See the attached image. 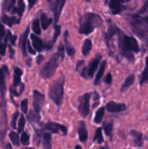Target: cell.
I'll list each match as a JSON object with an SVG mask.
<instances>
[{
	"label": "cell",
	"instance_id": "18",
	"mask_svg": "<svg viewBox=\"0 0 148 149\" xmlns=\"http://www.w3.org/2000/svg\"><path fill=\"white\" fill-rule=\"evenodd\" d=\"M131 134L132 137L133 139V143L136 146L141 147L143 145V139H142V134L140 132H138L136 130H131Z\"/></svg>",
	"mask_w": 148,
	"mask_h": 149
},
{
	"label": "cell",
	"instance_id": "9",
	"mask_svg": "<svg viewBox=\"0 0 148 149\" xmlns=\"http://www.w3.org/2000/svg\"><path fill=\"white\" fill-rule=\"evenodd\" d=\"M106 110L110 113H118L126 110V106L124 103H118L110 101L106 105Z\"/></svg>",
	"mask_w": 148,
	"mask_h": 149
},
{
	"label": "cell",
	"instance_id": "38",
	"mask_svg": "<svg viewBox=\"0 0 148 149\" xmlns=\"http://www.w3.org/2000/svg\"><path fill=\"white\" fill-rule=\"evenodd\" d=\"M28 105V99H24L23 100H22L20 107H21L22 111H23L24 113H27Z\"/></svg>",
	"mask_w": 148,
	"mask_h": 149
},
{
	"label": "cell",
	"instance_id": "21",
	"mask_svg": "<svg viewBox=\"0 0 148 149\" xmlns=\"http://www.w3.org/2000/svg\"><path fill=\"white\" fill-rule=\"evenodd\" d=\"M68 31H65V33H64V40H65V47H66V50L67 52H68V55L71 57H72L73 55L75 54V50L73 47L70 45L69 42L68 41Z\"/></svg>",
	"mask_w": 148,
	"mask_h": 149
},
{
	"label": "cell",
	"instance_id": "29",
	"mask_svg": "<svg viewBox=\"0 0 148 149\" xmlns=\"http://www.w3.org/2000/svg\"><path fill=\"white\" fill-rule=\"evenodd\" d=\"M32 29L33 32L36 34H41V27L39 20L38 19H35L33 21V25H32Z\"/></svg>",
	"mask_w": 148,
	"mask_h": 149
},
{
	"label": "cell",
	"instance_id": "37",
	"mask_svg": "<svg viewBox=\"0 0 148 149\" xmlns=\"http://www.w3.org/2000/svg\"><path fill=\"white\" fill-rule=\"evenodd\" d=\"M60 29H61L60 26L55 25V33H54L53 42H52V44H54L55 42H56V40L57 39L58 36H59V34H60Z\"/></svg>",
	"mask_w": 148,
	"mask_h": 149
},
{
	"label": "cell",
	"instance_id": "22",
	"mask_svg": "<svg viewBox=\"0 0 148 149\" xmlns=\"http://www.w3.org/2000/svg\"><path fill=\"white\" fill-rule=\"evenodd\" d=\"M106 64H107V62H106L105 61H103V62L102 63L101 65H100V70H99V71H98V72H97V76H96L95 81H94V84H95V85H97V84H98L99 83H100V79H101L102 77V76H103L104 71H105Z\"/></svg>",
	"mask_w": 148,
	"mask_h": 149
},
{
	"label": "cell",
	"instance_id": "8",
	"mask_svg": "<svg viewBox=\"0 0 148 149\" xmlns=\"http://www.w3.org/2000/svg\"><path fill=\"white\" fill-rule=\"evenodd\" d=\"M45 129L46 130H49V132L52 133H59V132H62V135H67V127L64 125H60V124L55 123V122H49L45 126Z\"/></svg>",
	"mask_w": 148,
	"mask_h": 149
},
{
	"label": "cell",
	"instance_id": "2",
	"mask_svg": "<svg viewBox=\"0 0 148 149\" xmlns=\"http://www.w3.org/2000/svg\"><path fill=\"white\" fill-rule=\"evenodd\" d=\"M102 20L99 15L87 13L80 17L79 33L81 34L89 35L97 27L102 26Z\"/></svg>",
	"mask_w": 148,
	"mask_h": 149
},
{
	"label": "cell",
	"instance_id": "46",
	"mask_svg": "<svg viewBox=\"0 0 148 149\" xmlns=\"http://www.w3.org/2000/svg\"><path fill=\"white\" fill-rule=\"evenodd\" d=\"M36 1L37 0H28V5H29V9H31L32 7L34 6V4H36Z\"/></svg>",
	"mask_w": 148,
	"mask_h": 149
},
{
	"label": "cell",
	"instance_id": "35",
	"mask_svg": "<svg viewBox=\"0 0 148 149\" xmlns=\"http://www.w3.org/2000/svg\"><path fill=\"white\" fill-rule=\"evenodd\" d=\"M5 77H4V71L3 68L0 69V87L2 88V90L5 89Z\"/></svg>",
	"mask_w": 148,
	"mask_h": 149
},
{
	"label": "cell",
	"instance_id": "24",
	"mask_svg": "<svg viewBox=\"0 0 148 149\" xmlns=\"http://www.w3.org/2000/svg\"><path fill=\"white\" fill-rule=\"evenodd\" d=\"M22 76V71L17 67H15L14 69V82L13 85L17 87L20 84V78Z\"/></svg>",
	"mask_w": 148,
	"mask_h": 149
},
{
	"label": "cell",
	"instance_id": "42",
	"mask_svg": "<svg viewBox=\"0 0 148 149\" xmlns=\"http://www.w3.org/2000/svg\"><path fill=\"white\" fill-rule=\"evenodd\" d=\"M104 81H105V83H107V84H110L112 82V75L111 74H107V75L105 77V79H104Z\"/></svg>",
	"mask_w": 148,
	"mask_h": 149
},
{
	"label": "cell",
	"instance_id": "32",
	"mask_svg": "<svg viewBox=\"0 0 148 149\" xmlns=\"http://www.w3.org/2000/svg\"><path fill=\"white\" fill-rule=\"evenodd\" d=\"M29 120L30 122H38L40 119V116L38 114V113H33L32 111L30 112V113L28 114V116Z\"/></svg>",
	"mask_w": 148,
	"mask_h": 149
},
{
	"label": "cell",
	"instance_id": "55",
	"mask_svg": "<svg viewBox=\"0 0 148 149\" xmlns=\"http://www.w3.org/2000/svg\"><path fill=\"white\" fill-rule=\"evenodd\" d=\"M86 1H89L90 0H86Z\"/></svg>",
	"mask_w": 148,
	"mask_h": 149
},
{
	"label": "cell",
	"instance_id": "11",
	"mask_svg": "<svg viewBox=\"0 0 148 149\" xmlns=\"http://www.w3.org/2000/svg\"><path fill=\"white\" fill-rule=\"evenodd\" d=\"M29 31H30V29H29V26H28L27 29L23 32V34L21 35V38H20V47H21L22 53L24 57L27 56V39Z\"/></svg>",
	"mask_w": 148,
	"mask_h": 149
},
{
	"label": "cell",
	"instance_id": "5",
	"mask_svg": "<svg viewBox=\"0 0 148 149\" xmlns=\"http://www.w3.org/2000/svg\"><path fill=\"white\" fill-rule=\"evenodd\" d=\"M58 56L57 53H54L49 58V61L44 65L41 70V75L44 79H50L53 77L55 71L58 66Z\"/></svg>",
	"mask_w": 148,
	"mask_h": 149
},
{
	"label": "cell",
	"instance_id": "25",
	"mask_svg": "<svg viewBox=\"0 0 148 149\" xmlns=\"http://www.w3.org/2000/svg\"><path fill=\"white\" fill-rule=\"evenodd\" d=\"M104 108L101 107L98 109V110L96 111L95 116H94V122L97 124H100L102 122V118L104 116Z\"/></svg>",
	"mask_w": 148,
	"mask_h": 149
},
{
	"label": "cell",
	"instance_id": "45",
	"mask_svg": "<svg viewBox=\"0 0 148 149\" xmlns=\"http://www.w3.org/2000/svg\"><path fill=\"white\" fill-rule=\"evenodd\" d=\"M147 10H148V1H147L146 3H145V5L143 6V7H142V8L141 9L140 11H139V13H145V12H146Z\"/></svg>",
	"mask_w": 148,
	"mask_h": 149
},
{
	"label": "cell",
	"instance_id": "36",
	"mask_svg": "<svg viewBox=\"0 0 148 149\" xmlns=\"http://www.w3.org/2000/svg\"><path fill=\"white\" fill-rule=\"evenodd\" d=\"M113 122H110V123L107 124L104 127V133H105L106 135H110L112 133V131H113Z\"/></svg>",
	"mask_w": 148,
	"mask_h": 149
},
{
	"label": "cell",
	"instance_id": "56",
	"mask_svg": "<svg viewBox=\"0 0 148 149\" xmlns=\"http://www.w3.org/2000/svg\"><path fill=\"white\" fill-rule=\"evenodd\" d=\"M147 83H148V78H147Z\"/></svg>",
	"mask_w": 148,
	"mask_h": 149
},
{
	"label": "cell",
	"instance_id": "41",
	"mask_svg": "<svg viewBox=\"0 0 148 149\" xmlns=\"http://www.w3.org/2000/svg\"><path fill=\"white\" fill-rule=\"evenodd\" d=\"M27 47H28V51L31 55H36V51L33 49V47H32L31 45H30V42H29V41H28L27 42Z\"/></svg>",
	"mask_w": 148,
	"mask_h": 149
},
{
	"label": "cell",
	"instance_id": "34",
	"mask_svg": "<svg viewBox=\"0 0 148 149\" xmlns=\"http://www.w3.org/2000/svg\"><path fill=\"white\" fill-rule=\"evenodd\" d=\"M25 118L23 116V115H21L20 116V119H19V122H18V127H17V131H18L19 133L22 132L23 131V129H24V127H25Z\"/></svg>",
	"mask_w": 148,
	"mask_h": 149
},
{
	"label": "cell",
	"instance_id": "16",
	"mask_svg": "<svg viewBox=\"0 0 148 149\" xmlns=\"http://www.w3.org/2000/svg\"><path fill=\"white\" fill-rule=\"evenodd\" d=\"M109 7L113 15L120 13L121 11V4L120 0H110L109 3Z\"/></svg>",
	"mask_w": 148,
	"mask_h": 149
},
{
	"label": "cell",
	"instance_id": "19",
	"mask_svg": "<svg viewBox=\"0 0 148 149\" xmlns=\"http://www.w3.org/2000/svg\"><path fill=\"white\" fill-rule=\"evenodd\" d=\"M42 147L44 148L50 149L52 147V141L51 134L45 132L42 136Z\"/></svg>",
	"mask_w": 148,
	"mask_h": 149
},
{
	"label": "cell",
	"instance_id": "39",
	"mask_svg": "<svg viewBox=\"0 0 148 149\" xmlns=\"http://www.w3.org/2000/svg\"><path fill=\"white\" fill-rule=\"evenodd\" d=\"M19 116V112L16 111L15 113H14L12 116V122H11V126L13 129H16V122H17V117Z\"/></svg>",
	"mask_w": 148,
	"mask_h": 149
},
{
	"label": "cell",
	"instance_id": "48",
	"mask_svg": "<svg viewBox=\"0 0 148 149\" xmlns=\"http://www.w3.org/2000/svg\"><path fill=\"white\" fill-rule=\"evenodd\" d=\"M84 61H78V63H77V65H76V70L79 69V68H81V65H84Z\"/></svg>",
	"mask_w": 148,
	"mask_h": 149
},
{
	"label": "cell",
	"instance_id": "54",
	"mask_svg": "<svg viewBox=\"0 0 148 149\" xmlns=\"http://www.w3.org/2000/svg\"><path fill=\"white\" fill-rule=\"evenodd\" d=\"M7 147H8V148H12V146H10V145H7Z\"/></svg>",
	"mask_w": 148,
	"mask_h": 149
},
{
	"label": "cell",
	"instance_id": "51",
	"mask_svg": "<svg viewBox=\"0 0 148 149\" xmlns=\"http://www.w3.org/2000/svg\"><path fill=\"white\" fill-rule=\"evenodd\" d=\"M10 52H11V55H10V57H11V58H12L13 54H14V51H13V49H12L11 47H10Z\"/></svg>",
	"mask_w": 148,
	"mask_h": 149
},
{
	"label": "cell",
	"instance_id": "31",
	"mask_svg": "<svg viewBox=\"0 0 148 149\" xmlns=\"http://www.w3.org/2000/svg\"><path fill=\"white\" fill-rule=\"evenodd\" d=\"M3 22L7 23L9 26H12L15 23H16V18L15 17H7L4 16L3 17Z\"/></svg>",
	"mask_w": 148,
	"mask_h": 149
},
{
	"label": "cell",
	"instance_id": "23",
	"mask_svg": "<svg viewBox=\"0 0 148 149\" xmlns=\"http://www.w3.org/2000/svg\"><path fill=\"white\" fill-rule=\"evenodd\" d=\"M92 48V43L90 39H86L82 47V54L84 56H87Z\"/></svg>",
	"mask_w": 148,
	"mask_h": 149
},
{
	"label": "cell",
	"instance_id": "7",
	"mask_svg": "<svg viewBox=\"0 0 148 149\" xmlns=\"http://www.w3.org/2000/svg\"><path fill=\"white\" fill-rule=\"evenodd\" d=\"M33 106L35 112L39 113L41 110L44 102V95L39 93L38 90H34L33 94Z\"/></svg>",
	"mask_w": 148,
	"mask_h": 149
},
{
	"label": "cell",
	"instance_id": "26",
	"mask_svg": "<svg viewBox=\"0 0 148 149\" xmlns=\"http://www.w3.org/2000/svg\"><path fill=\"white\" fill-rule=\"evenodd\" d=\"M25 3L23 0H19V2H18V6L17 7H15L14 10H13L12 13H17L20 16V17H21L22 15H23V12L25 10Z\"/></svg>",
	"mask_w": 148,
	"mask_h": 149
},
{
	"label": "cell",
	"instance_id": "10",
	"mask_svg": "<svg viewBox=\"0 0 148 149\" xmlns=\"http://www.w3.org/2000/svg\"><path fill=\"white\" fill-rule=\"evenodd\" d=\"M120 31V29H119L115 25L113 24V23H110V26H109L107 31L104 33V39H105L106 43H107V47H109V46H110V42L112 38H113L115 34H118Z\"/></svg>",
	"mask_w": 148,
	"mask_h": 149
},
{
	"label": "cell",
	"instance_id": "6",
	"mask_svg": "<svg viewBox=\"0 0 148 149\" xmlns=\"http://www.w3.org/2000/svg\"><path fill=\"white\" fill-rule=\"evenodd\" d=\"M91 94L85 93L78 98V111L82 117H86L89 113V100Z\"/></svg>",
	"mask_w": 148,
	"mask_h": 149
},
{
	"label": "cell",
	"instance_id": "40",
	"mask_svg": "<svg viewBox=\"0 0 148 149\" xmlns=\"http://www.w3.org/2000/svg\"><path fill=\"white\" fill-rule=\"evenodd\" d=\"M6 52V45L5 44H0V55L4 56Z\"/></svg>",
	"mask_w": 148,
	"mask_h": 149
},
{
	"label": "cell",
	"instance_id": "4",
	"mask_svg": "<svg viewBox=\"0 0 148 149\" xmlns=\"http://www.w3.org/2000/svg\"><path fill=\"white\" fill-rule=\"evenodd\" d=\"M131 26L134 33L148 44V16L138 17L131 22Z\"/></svg>",
	"mask_w": 148,
	"mask_h": 149
},
{
	"label": "cell",
	"instance_id": "27",
	"mask_svg": "<svg viewBox=\"0 0 148 149\" xmlns=\"http://www.w3.org/2000/svg\"><path fill=\"white\" fill-rule=\"evenodd\" d=\"M9 137H10V141H12V144L15 146H20V140H19V136L16 132H10L9 134Z\"/></svg>",
	"mask_w": 148,
	"mask_h": 149
},
{
	"label": "cell",
	"instance_id": "12",
	"mask_svg": "<svg viewBox=\"0 0 148 149\" xmlns=\"http://www.w3.org/2000/svg\"><path fill=\"white\" fill-rule=\"evenodd\" d=\"M102 57L100 55H97L95 58L92 60V61L90 62L89 65V68L87 69V73H88V76L89 77H93L94 73H95L96 70H97V66H98L99 63H100V61L101 60Z\"/></svg>",
	"mask_w": 148,
	"mask_h": 149
},
{
	"label": "cell",
	"instance_id": "28",
	"mask_svg": "<svg viewBox=\"0 0 148 149\" xmlns=\"http://www.w3.org/2000/svg\"><path fill=\"white\" fill-rule=\"evenodd\" d=\"M94 141H97V143L99 144L102 143V142L104 141V139L102 138V129L100 127L97 128V130H96Z\"/></svg>",
	"mask_w": 148,
	"mask_h": 149
},
{
	"label": "cell",
	"instance_id": "14",
	"mask_svg": "<svg viewBox=\"0 0 148 149\" xmlns=\"http://www.w3.org/2000/svg\"><path fill=\"white\" fill-rule=\"evenodd\" d=\"M66 0H56L55 6V25H57L58 20H59V16H60L61 12H62V8L65 4Z\"/></svg>",
	"mask_w": 148,
	"mask_h": 149
},
{
	"label": "cell",
	"instance_id": "53",
	"mask_svg": "<svg viewBox=\"0 0 148 149\" xmlns=\"http://www.w3.org/2000/svg\"><path fill=\"white\" fill-rule=\"evenodd\" d=\"M146 65H147L148 66V56L147 57V58H146Z\"/></svg>",
	"mask_w": 148,
	"mask_h": 149
},
{
	"label": "cell",
	"instance_id": "50",
	"mask_svg": "<svg viewBox=\"0 0 148 149\" xmlns=\"http://www.w3.org/2000/svg\"><path fill=\"white\" fill-rule=\"evenodd\" d=\"M99 98H100V95H99L98 93L95 91L94 93V100H98Z\"/></svg>",
	"mask_w": 148,
	"mask_h": 149
},
{
	"label": "cell",
	"instance_id": "47",
	"mask_svg": "<svg viewBox=\"0 0 148 149\" xmlns=\"http://www.w3.org/2000/svg\"><path fill=\"white\" fill-rule=\"evenodd\" d=\"M15 1H16V0H11L10 5H9L8 8H7V10H10L13 7H14V4H15Z\"/></svg>",
	"mask_w": 148,
	"mask_h": 149
},
{
	"label": "cell",
	"instance_id": "20",
	"mask_svg": "<svg viewBox=\"0 0 148 149\" xmlns=\"http://www.w3.org/2000/svg\"><path fill=\"white\" fill-rule=\"evenodd\" d=\"M52 19L48 17L46 14L42 13L41 15V27L44 30H46L49 27V25L52 23Z\"/></svg>",
	"mask_w": 148,
	"mask_h": 149
},
{
	"label": "cell",
	"instance_id": "3",
	"mask_svg": "<svg viewBox=\"0 0 148 149\" xmlns=\"http://www.w3.org/2000/svg\"><path fill=\"white\" fill-rule=\"evenodd\" d=\"M64 83L65 79L62 77L55 80L49 89V97L57 106H60L63 100Z\"/></svg>",
	"mask_w": 148,
	"mask_h": 149
},
{
	"label": "cell",
	"instance_id": "17",
	"mask_svg": "<svg viewBox=\"0 0 148 149\" xmlns=\"http://www.w3.org/2000/svg\"><path fill=\"white\" fill-rule=\"evenodd\" d=\"M134 81H135L134 74H131V75H129V77L126 79V80H125L124 82L123 83V84H122L120 90V92L123 93V92L126 91L129 87H131V86L133 85Z\"/></svg>",
	"mask_w": 148,
	"mask_h": 149
},
{
	"label": "cell",
	"instance_id": "15",
	"mask_svg": "<svg viewBox=\"0 0 148 149\" xmlns=\"http://www.w3.org/2000/svg\"><path fill=\"white\" fill-rule=\"evenodd\" d=\"M30 39L32 40V44H33V47H34L35 50L38 51V52H41L44 49L45 47L40 38L38 37L36 35L31 34Z\"/></svg>",
	"mask_w": 148,
	"mask_h": 149
},
{
	"label": "cell",
	"instance_id": "33",
	"mask_svg": "<svg viewBox=\"0 0 148 149\" xmlns=\"http://www.w3.org/2000/svg\"><path fill=\"white\" fill-rule=\"evenodd\" d=\"M57 54L59 58H60L62 61H63L64 58H65V46L62 43H61L60 45L58 47V51Z\"/></svg>",
	"mask_w": 148,
	"mask_h": 149
},
{
	"label": "cell",
	"instance_id": "43",
	"mask_svg": "<svg viewBox=\"0 0 148 149\" xmlns=\"http://www.w3.org/2000/svg\"><path fill=\"white\" fill-rule=\"evenodd\" d=\"M4 33H5V30H4V26L0 24V41L2 39L3 36H4Z\"/></svg>",
	"mask_w": 148,
	"mask_h": 149
},
{
	"label": "cell",
	"instance_id": "52",
	"mask_svg": "<svg viewBox=\"0 0 148 149\" xmlns=\"http://www.w3.org/2000/svg\"><path fill=\"white\" fill-rule=\"evenodd\" d=\"M75 148H78V149H81V148H82V147H81V146H75Z\"/></svg>",
	"mask_w": 148,
	"mask_h": 149
},
{
	"label": "cell",
	"instance_id": "30",
	"mask_svg": "<svg viewBox=\"0 0 148 149\" xmlns=\"http://www.w3.org/2000/svg\"><path fill=\"white\" fill-rule=\"evenodd\" d=\"M20 142L23 146H28L30 143V138L26 132H23L20 138Z\"/></svg>",
	"mask_w": 148,
	"mask_h": 149
},
{
	"label": "cell",
	"instance_id": "49",
	"mask_svg": "<svg viewBox=\"0 0 148 149\" xmlns=\"http://www.w3.org/2000/svg\"><path fill=\"white\" fill-rule=\"evenodd\" d=\"M43 59H44L43 56H42L41 55H39V56H38L37 60H36V62H37V64L40 63L41 62V61H42V60H43Z\"/></svg>",
	"mask_w": 148,
	"mask_h": 149
},
{
	"label": "cell",
	"instance_id": "13",
	"mask_svg": "<svg viewBox=\"0 0 148 149\" xmlns=\"http://www.w3.org/2000/svg\"><path fill=\"white\" fill-rule=\"evenodd\" d=\"M78 132V137H79V141L82 143L86 142L87 138H88V132H87L86 124L84 121H81L79 122Z\"/></svg>",
	"mask_w": 148,
	"mask_h": 149
},
{
	"label": "cell",
	"instance_id": "44",
	"mask_svg": "<svg viewBox=\"0 0 148 149\" xmlns=\"http://www.w3.org/2000/svg\"><path fill=\"white\" fill-rule=\"evenodd\" d=\"M81 75L83 77H84V78H87V77H88V73H87L86 67H85V68H83L82 71H81Z\"/></svg>",
	"mask_w": 148,
	"mask_h": 149
},
{
	"label": "cell",
	"instance_id": "1",
	"mask_svg": "<svg viewBox=\"0 0 148 149\" xmlns=\"http://www.w3.org/2000/svg\"><path fill=\"white\" fill-rule=\"evenodd\" d=\"M118 35L119 36L118 44L121 54L129 61H133L134 58L131 52H139V47L137 41L132 36L123 35L121 31L119 32Z\"/></svg>",
	"mask_w": 148,
	"mask_h": 149
}]
</instances>
